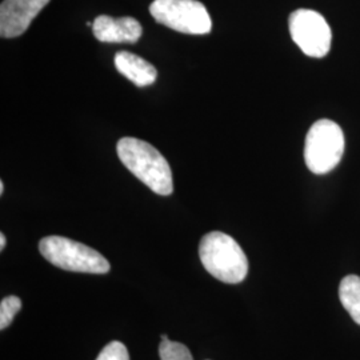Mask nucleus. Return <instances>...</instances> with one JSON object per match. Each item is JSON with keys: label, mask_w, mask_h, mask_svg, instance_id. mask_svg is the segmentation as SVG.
<instances>
[{"label": "nucleus", "mask_w": 360, "mask_h": 360, "mask_svg": "<svg viewBox=\"0 0 360 360\" xmlns=\"http://www.w3.org/2000/svg\"><path fill=\"white\" fill-rule=\"evenodd\" d=\"M339 299L354 322L360 326V278L347 275L339 285Z\"/></svg>", "instance_id": "nucleus-10"}, {"label": "nucleus", "mask_w": 360, "mask_h": 360, "mask_svg": "<svg viewBox=\"0 0 360 360\" xmlns=\"http://www.w3.org/2000/svg\"><path fill=\"white\" fill-rule=\"evenodd\" d=\"M163 339H168L167 335H165V334L162 335V340H163Z\"/></svg>", "instance_id": "nucleus-16"}, {"label": "nucleus", "mask_w": 360, "mask_h": 360, "mask_svg": "<svg viewBox=\"0 0 360 360\" xmlns=\"http://www.w3.org/2000/svg\"><path fill=\"white\" fill-rule=\"evenodd\" d=\"M22 309V300L18 296H7L0 303V330H6L13 323L15 315Z\"/></svg>", "instance_id": "nucleus-12"}, {"label": "nucleus", "mask_w": 360, "mask_h": 360, "mask_svg": "<svg viewBox=\"0 0 360 360\" xmlns=\"http://www.w3.org/2000/svg\"><path fill=\"white\" fill-rule=\"evenodd\" d=\"M291 38L311 58H323L331 49V28L322 15L312 10H296L290 20Z\"/></svg>", "instance_id": "nucleus-6"}, {"label": "nucleus", "mask_w": 360, "mask_h": 360, "mask_svg": "<svg viewBox=\"0 0 360 360\" xmlns=\"http://www.w3.org/2000/svg\"><path fill=\"white\" fill-rule=\"evenodd\" d=\"M4 193V184H3V181H0V193L3 195Z\"/></svg>", "instance_id": "nucleus-15"}, {"label": "nucleus", "mask_w": 360, "mask_h": 360, "mask_svg": "<svg viewBox=\"0 0 360 360\" xmlns=\"http://www.w3.org/2000/svg\"><path fill=\"white\" fill-rule=\"evenodd\" d=\"M160 360H193L190 349L178 342L163 339L159 346Z\"/></svg>", "instance_id": "nucleus-11"}, {"label": "nucleus", "mask_w": 360, "mask_h": 360, "mask_svg": "<svg viewBox=\"0 0 360 360\" xmlns=\"http://www.w3.org/2000/svg\"><path fill=\"white\" fill-rule=\"evenodd\" d=\"M39 251L51 264L65 271L107 274L110 263L96 250L63 236H47L39 243Z\"/></svg>", "instance_id": "nucleus-3"}, {"label": "nucleus", "mask_w": 360, "mask_h": 360, "mask_svg": "<svg viewBox=\"0 0 360 360\" xmlns=\"http://www.w3.org/2000/svg\"><path fill=\"white\" fill-rule=\"evenodd\" d=\"M96 360H129V351L120 342H111L101 351Z\"/></svg>", "instance_id": "nucleus-13"}, {"label": "nucleus", "mask_w": 360, "mask_h": 360, "mask_svg": "<svg viewBox=\"0 0 360 360\" xmlns=\"http://www.w3.org/2000/svg\"><path fill=\"white\" fill-rule=\"evenodd\" d=\"M95 38L103 43H136L143 34L141 23L131 18L123 16L115 19L108 15H101L92 22Z\"/></svg>", "instance_id": "nucleus-8"}, {"label": "nucleus", "mask_w": 360, "mask_h": 360, "mask_svg": "<svg viewBox=\"0 0 360 360\" xmlns=\"http://www.w3.org/2000/svg\"><path fill=\"white\" fill-rule=\"evenodd\" d=\"M199 257L214 278L227 284L243 282L248 272V260L242 247L224 232H208L200 240Z\"/></svg>", "instance_id": "nucleus-2"}, {"label": "nucleus", "mask_w": 360, "mask_h": 360, "mask_svg": "<svg viewBox=\"0 0 360 360\" xmlns=\"http://www.w3.org/2000/svg\"><path fill=\"white\" fill-rule=\"evenodd\" d=\"M150 13L158 23L181 34L206 35L212 28L210 13L198 0H154Z\"/></svg>", "instance_id": "nucleus-5"}, {"label": "nucleus", "mask_w": 360, "mask_h": 360, "mask_svg": "<svg viewBox=\"0 0 360 360\" xmlns=\"http://www.w3.org/2000/svg\"><path fill=\"white\" fill-rule=\"evenodd\" d=\"M114 63L116 70L138 87L151 86L158 77V71L154 65L131 52H117Z\"/></svg>", "instance_id": "nucleus-9"}, {"label": "nucleus", "mask_w": 360, "mask_h": 360, "mask_svg": "<svg viewBox=\"0 0 360 360\" xmlns=\"http://www.w3.org/2000/svg\"><path fill=\"white\" fill-rule=\"evenodd\" d=\"M116 153L120 162L150 190L162 196L172 193V171L154 146L136 138H123L116 144Z\"/></svg>", "instance_id": "nucleus-1"}, {"label": "nucleus", "mask_w": 360, "mask_h": 360, "mask_svg": "<svg viewBox=\"0 0 360 360\" xmlns=\"http://www.w3.org/2000/svg\"><path fill=\"white\" fill-rule=\"evenodd\" d=\"M6 243H7V240H6V236H4V233H0V250H4Z\"/></svg>", "instance_id": "nucleus-14"}, {"label": "nucleus", "mask_w": 360, "mask_h": 360, "mask_svg": "<svg viewBox=\"0 0 360 360\" xmlns=\"http://www.w3.org/2000/svg\"><path fill=\"white\" fill-rule=\"evenodd\" d=\"M345 153V134L328 119L315 122L304 143V162L311 172L323 175L333 171Z\"/></svg>", "instance_id": "nucleus-4"}, {"label": "nucleus", "mask_w": 360, "mask_h": 360, "mask_svg": "<svg viewBox=\"0 0 360 360\" xmlns=\"http://www.w3.org/2000/svg\"><path fill=\"white\" fill-rule=\"evenodd\" d=\"M50 0H4L0 6L1 38H18L25 34Z\"/></svg>", "instance_id": "nucleus-7"}]
</instances>
